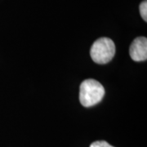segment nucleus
Returning <instances> with one entry per match:
<instances>
[{
    "instance_id": "1",
    "label": "nucleus",
    "mask_w": 147,
    "mask_h": 147,
    "mask_svg": "<svg viewBox=\"0 0 147 147\" xmlns=\"http://www.w3.org/2000/svg\"><path fill=\"white\" fill-rule=\"evenodd\" d=\"M104 96V87L95 79H86L80 85L79 100L85 107H91L98 104Z\"/></svg>"
},
{
    "instance_id": "2",
    "label": "nucleus",
    "mask_w": 147,
    "mask_h": 147,
    "mask_svg": "<svg viewBox=\"0 0 147 147\" xmlns=\"http://www.w3.org/2000/svg\"><path fill=\"white\" fill-rule=\"evenodd\" d=\"M115 54V45L109 38H100L92 45L90 56L93 61L97 64L110 62Z\"/></svg>"
},
{
    "instance_id": "3",
    "label": "nucleus",
    "mask_w": 147,
    "mask_h": 147,
    "mask_svg": "<svg viewBox=\"0 0 147 147\" xmlns=\"http://www.w3.org/2000/svg\"><path fill=\"white\" fill-rule=\"evenodd\" d=\"M129 54L135 61H143L147 59V39L146 37L136 38L131 42Z\"/></svg>"
},
{
    "instance_id": "4",
    "label": "nucleus",
    "mask_w": 147,
    "mask_h": 147,
    "mask_svg": "<svg viewBox=\"0 0 147 147\" xmlns=\"http://www.w3.org/2000/svg\"><path fill=\"white\" fill-rule=\"evenodd\" d=\"M140 13L142 19L145 21H147V2L146 0L143 1L140 4Z\"/></svg>"
},
{
    "instance_id": "5",
    "label": "nucleus",
    "mask_w": 147,
    "mask_h": 147,
    "mask_svg": "<svg viewBox=\"0 0 147 147\" xmlns=\"http://www.w3.org/2000/svg\"><path fill=\"white\" fill-rule=\"evenodd\" d=\"M90 147H114L105 141H97L91 144Z\"/></svg>"
}]
</instances>
